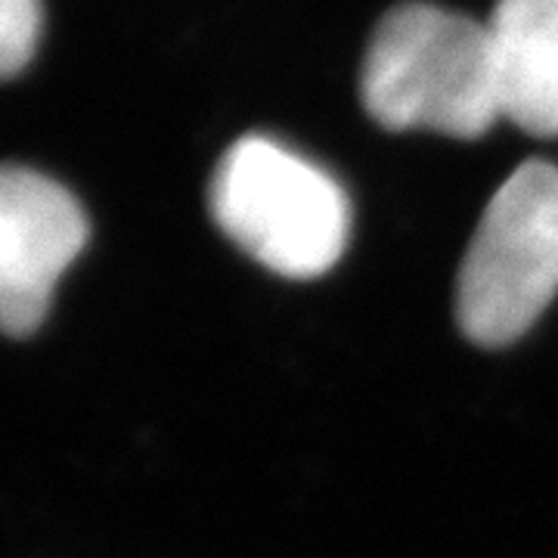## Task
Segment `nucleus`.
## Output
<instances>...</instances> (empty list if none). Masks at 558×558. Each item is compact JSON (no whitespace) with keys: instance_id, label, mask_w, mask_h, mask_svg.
I'll use <instances>...</instances> for the list:
<instances>
[{"instance_id":"f257e3e1","label":"nucleus","mask_w":558,"mask_h":558,"mask_svg":"<svg viewBox=\"0 0 558 558\" xmlns=\"http://www.w3.org/2000/svg\"><path fill=\"white\" fill-rule=\"evenodd\" d=\"M360 94L388 131L487 134L502 116L487 25L432 3H400L369 40Z\"/></svg>"},{"instance_id":"f03ea898","label":"nucleus","mask_w":558,"mask_h":558,"mask_svg":"<svg viewBox=\"0 0 558 558\" xmlns=\"http://www.w3.org/2000/svg\"><path fill=\"white\" fill-rule=\"evenodd\" d=\"M208 208L245 255L289 279L323 277L351 236V205L339 180L260 134L223 153Z\"/></svg>"},{"instance_id":"7ed1b4c3","label":"nucleus","mask_w":558,"mask_h":558,"mask_svg":"<svg viewBox=\"0 0 558 558\" xmlns=\"http://www.w3.org/2000/svg\"><path fill=\"white\" fill-rule=\"evenodd\" d=\"M558 292V168L524 161L481 215L457 279V319L475 344L521 339Z\"/></svg>"},{"instance_id":"20e7f679","label":"nucleus","mask_w":558,"mask_h":558,"mask_svg":"<svg viewBox=\"0 0 558 558\" xmlns=\"http://www.w3.org/2000/svg\"><path fill=\"white\" fill-rule=\"evenodd\" d=\"M75 196L32 168H0V332L32 336L87 242Z\"/></svg>"},{"instance_id":"39448f33","label":"nucleus","mask_w":558,"mask_h":558,"mask_svg":"<svg viewBox=\"0 0 558 558\" xmlns=\"http://www.w3.org/2000/svg\"><path fill=\"white\" fill-rule=\"evenodd\" d=\"M487 35L502 116L558 137V0H499Z\"/></svg>"},{"instance_id":"423d86ee","label":"nucleus","mask_w":558,"mask_h":558,"mask_svg":"<svg viewBox=\"0 0 558 558\" xmlns=\"http://www.w3.org/2000/svg\"><path fill=\"white\" fill-rule=\"evenodd\" d=\"M40 40V0H0V78L22 72Z\"/></svg>"}]
</instances>
